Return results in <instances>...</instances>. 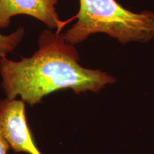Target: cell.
<instances>
[{
    "mask_svg": "<svg viewBox=\"0 0 154 154\" xmlns=\"http://www.w3.org/2000/svg\"><path fill=\"white\" fill-rule=\"evenodd\" d=\"M78 19L63 34L69 44L81 43L91 34H106L121 44L147 42L154 38V12L135 13L116 0H79Z\"/></svg>",
    "mask_w": 154,
    "mask_h": 154,
    "instance_id": "cell-2",
    "label": "cell"
},
{
    "mask_svg": "<svg viewBox=\"0 0 154 154\" xmlns=\"http://www.w3.org/2000/svg\"><path fill=\"white\" fill-rule=\"evenodd\" d=\"M0 126L14 153L42 154L36 146L25 113L22 99L0 100Z\"/></svg>",
    "mask_w": 154,
    "mask_h": 154,
    "instance_id": "cell-3",
    "label": "cell"
},
{
    "mask_svg": "<svg viewBox=\"0 0 154 154\" xmlns=\"http://www.w3.org/2000/svg\"><path fill=\"white\" fill-rule=\"evenodd\" d=\"M57 3L58 0H0V29L8 27L13 17L25 14L60 32L63 23L56 9Z\"/></svg>",
    "mask_w": 154,
    "mask_h": 154,
    "instance_id": "cell-4",
    "label": "cell"
},
{
    "mask_svg": "<svg viewBox=\"0 0 154 154\" xmlns=\"http://www.w3.org/2000/svg\"><path fill=\"white\" fill-rule=\"evenodd\" d=\"M10 148V145L5 138L0 126V154H7V151Z\"/></svg>",
    "mask_w": 154,
    "mask_h": 154,
    "instance_id": "cell-6",
    "label": "cell"
},
{
    "mask_svg": "<svg viewBox=\"0 0 154 154\" xmlns=\"http://www.w3.org/2000/svg\"><path fill=\"white\" fill-rule=\"evenodd\" d=\"M38 44V49L29 57L17 61L7 57L0 60L2 86L8 99L20 96L32 106L59 90L71 88L77 94L97 93L115 82L107 73L81 66L74 45L66 42L60 32L44 31Z\"/></svg>",
    "mask_w": 154,
    "mask_h": 154,
    "instance_id": "cell-1",
    "label": "cell"
},
{
    "mask_svg": "<svg viewBox=\"0 0 154 154\" xmlns=\"http://www.w3.org/2000/svg\"><path fill=\"white\" fill-rule=\"evenodd\" d=\"M24 27H19L8 35L0 34V60L14 51L24 35Z\"/></svg>",
    "mask_w": 154,
    "mask_h": 154,
    "instance_id": "cell-5",
    "label": "cell"
}]
</instances>
